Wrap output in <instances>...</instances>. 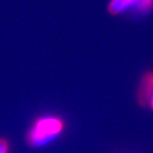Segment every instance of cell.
<instances>
[{
    "mask_svg": "<svg viewBox=\"0 0 153 153\" xmlns=\"http://www.w3.org/2000/svg\"><path fill=\"white\" fill-rule=\"evenodd\" d=\"M64 122L59 117L45 116L35 120L27 134V141L32 147H42L53 141L63 131Z\"/></svg>",
    "mask_w": 153,
    "mask_h": 153,
    "instance_id": "cell-1",
    "label": "cell"
},
{
    "mask_svg": "<svg viewBox=\"0 0 153 153\" xmlns=\"http://www.w3.org/2000/svg\"><path fill=\"white\" fill-rule=\"evenodd\" d=\"M137 100L142 107L153 110V73L149 72L142 77L138 88Z\"/></svg>",
    "mask_w": 153,
    "mask_h": 153,
    "instance_id": "cell-2",
    "label": "cell"
},
{
    "mask_svg": "<svg viewBox=\"0 0 153 153\" xmlns=\"http://www.w3.org/2000/svg\"><path fill=\"white\" fill-rule=\"evenodd\" d=\"M135 2L136 0H112L108 8L109 12L111 14H120Z\"/></svg>",
    "mask_w": 153,
    "mask_h": 153,
    "instance_id": "cell-3",
    "label": "cell"
},
{
    "mask_svg": "<svg viewBox=\"0 0 153 153\" xmlns=\"http://www.w3.org/2000/svg\"><path fill=\"white\" fill-rule=\"evenodd\" d=\"M152 6H153V0H139L137 7L139 11H147Z\"/></svg>",
    "mask_w": 153,
    "mask_h": 153,
    "instance_id": "cell-4",
    "label": "cell"
},
{
    "mask_svg": "<svg viewBox=\"0 0 153 153\" xmlns=\"http://www.w3.org/2000/svg\"><path fill=\"white\" fill-rule=\"evenodd\" d=\"M0 153H9V143L7 139L0 138Z\"/></svg>",
    "mask_w": 153,
    "mask_h": 153,
    "instance_id": "cell-5",
    "label": "cell"
}]
</instances>
